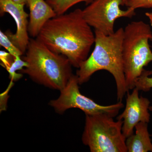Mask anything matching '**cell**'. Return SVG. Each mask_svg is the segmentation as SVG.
<instances>
[{
    "label": "cell",
    "instance_id": "cell-3",
    "mask_svg": "<svg viewBox=\"0 0 152 152\" xmlns=\"http://www.w3.org/2000/svg\"><path fill=\"white\" fill-rule=\"evenodd\" d=\"M25 54L23 59L27 66L20 73L39 84L61 91L73 75L67 58L52 51L37 38L30 39Z\"/></svg>",
    "mask_w": 152,
    "mask_h": 152
},
{
    "label": "cell",
    "instance_id": "cell-13",
    "mask_svg": "<svg viewBox=\"0 0 152 152\" xmlns=\"http://www.w3.org/2000/svg\"><path fill=\"white\" fill-rule=\"evenodd\" d=\"M152 74V71L144 69L136 80L135 85V88L139 91L145 92L149 91L152 88V77H149ZM149 110H152V107H150Z\"/></svg>",
    "mask_w": 152,
    "mask_h": 152
},
{
    "label": "cell",
    "instance_id": "cell-14",
    "mask_svg": "<svg viewBox=\"0 0 152 152\" xmlns=\"http://www.w3.org/2000/svg\"><path fill=\"white\" fill-rule=\"evenodd\" d=\"M27 66V63L24 60L22 59L20 56H17L14 58L13 62L10 67L7 69V71L10 75V78L12 81L16 80L20 78L23 75L21 74H17V71L20 70L26 67Z\"/></svg>",
    "mask_w": 152,
    "mask_h": 152
},
{
    "label": "cell",
    "instance_id": "cell-12",
    "mask_svg": "<svg viewBox=\"0 0 152 152\" xmlns=\"http://www.w3.org/2000/svg\"><path fill=\"white\" fill-rule=\"evenodd\" d=\"M52 7L57 15L66 13L72 7L84 2L88 5L94 0H45Z\"/></svg>",
    "mask_w": 152,
    "mask_h": 152
},
{
    "label": "cell",
    "instance_id": "cell-20",
    "mask_svg": "<svg viewBox=\"0 0 152 152\" xmlns=\"http://www.w3.org/2000/svg\"><path fill=\"white\" fill-rule=\"evenodd\" d=\"M123 5H124L125 3L126 2V1H127V0H123Z\"/></svg>",
    "mask_w": 152,
    "mask_h": 152
},
{
    "label": "cell",
    "instance_id": "cell-15",
    "mask_svg": "<svg viewBox=\"0 0 152 152\" xmlns=\"http://www.w3.org/2000/svg\"><path fill=\"white\" fill-rule=\"evenodd\" d=\"M0 45L12 55L14 58L17 56H21L23 54L17 48L10 40L5 33L0 31Z\"/></svg>",
    "mask_w": 152,
    "mask_h": 152
},
{
    "label": "cell",
    "instance_id": "cell-17",
    "mask_svg": "<svg viewBox=\"0 0 152 152\" xmlns=\"http://www.w3.org/2000/svg\"><path fill=\"white\" fill-rule=\"evenodd\" d=\"M0 59L2 63L1 65L7 69L12 65L13 62L14 58L9 52L1 50L0 51Z\"/></svg>",
    "mask_w": 152,
    "mask_h": 152
},
{
    "label": "cell",
    "instance_id": "cell-11",
    "mask_svg": "<svg viewBox=\"0 0 152 152\" xmlns=\"http://www.w3.org/2000/svg\"><path fill=\"white\" fill-rule=\"evenodd\" d=\"M135 134L126 139L128 152H152V143L148 130V123H139L135 127Z\"/></svg>",
    "mask_w": 152,
    "mask_h": 152
},
{
    "label": "cell",
    "instance_id": "cell-7",
    "mask_svg": "<svg viewBox=\"0 0 152 152\" xmlns=\"http://www.w3.org/2000/svg\"><path fill=\"white\" fill-rule=\"evenodd\" d=\"M123 0H94L83 10L84 18L89 25L106 35L115 32L114 26L117 19L131 18L136 15L135 10L128 8L122 10Z\"/></svg>",
    "mask_w": 152,
    "mask_h": 152
},
{
    "label": "cell",
    "instance_id": "cell-10",
    "mask_svg": "<svg viewBox=\"0 0 152 152\" xmlns=\"http://www.w3.org/2000/svg\"><path fill=\"white\" fill-rule=\"evenodd\" d=\"M26 5L30 11L29 35L37 38L46 23L57 15L45 0H27Z\"/></svg>",
    "mask_w": 152,
    "mask_h": 152
},
{
    "label": "cell",
    "instance_id": "cell-21",
    "mask_svg": "<svg viewBox=\"0 0 152 152\" xmlns=\"http://www.w3.org/2000/svg\"><path fill=\"white\" fill-rule=\"evenodd\" d=\"M150 40L151 41V42H152V37H151L150 38Z\"/></svg>",
    "mask_w": 152,
    "mask_h": 152
},
{
    "label": "cell",
    "instance_id": "cell-18",
    "mask_svg": "<svg viewBox=\"0 0 152 152\" xmlns=\"http://www.w3.org/2000/svg\"><path fill=\"white\" fill-rule=\"evenodd\" d=\"M145 15L149 20L150 23H151V26H152V12H147L145 13Z\"/></svg>",
    "mask_w": 152,
    "mask_h": 152
},
{
    "label": "cell",
    "instance_id": "cell-2",
    "mask_svg": "<svg viewBox=\"0 0 152 152\" xmlns=\"http://www.w3.org/2000/svg\"><path fill=\"white\" fill-rule=\"evenodd\" d=\"M124 32L122 28L109 35L95 31L94 50L82 63L76 73L79 85H81L88 82L96 72L102 70L108 71L115 81L118 102H122L126 93L129 91L123 58Z\"/></svg>",
    "mask_w": 152,
    "mask_h": 152
},
{
    "label": "cell",
    "instance_id": "cell-1",
    "mask_svg": "<svg viewBox=\"0 0 152 152\" xmlns=\"http://www.w3.org/2000/svg\"><path fill=\"white\" fill-rule=\"evenodd\" d=\"M36 38L52 51L66 57L77 68L88 58L95 42V33L80 9L49 20Z\"/></svg>",
    "mask_w": 152,
    "mask_h": 152
},
{
    "label": "cell",
    "instance_id": "cell-5",
    "mask_svg": "<svg viewBox=\"0 0 152 152\" xmlns=\"http://www.w3.org/2000/svg\"><path fill=\"white\" fill-rule=\"evenodd\" d=\"M82 141L91 152H127L123 120L115 121L105 114L86 115Z\"/></svg>",
    "mask_w": 152,
    "mask_h": 152
},
{
    "label": "cell",
    "instance_id": "cell-9",
    "mask_svg": "<svg viewBox=\"0 0 152 152\" xmlns=\"http://www.w3.org/2000/svg\"><path fill=\"white\" fill-rule=\"evenodd\" d=\"M24 4H18L12 0H0V15L2 16L8 13L15 20L16 32L15 34L10 31L5 33L14 45L24 54L29 42L28 32V14L25 12Z\"/></svg>",
    "mask_w": 152,
    "mask_h": 152
},
{
    "label": "cell",
    "instance_id": "cell-8",
    "mask_svg": "<svg viewBox=\"0 0 152 152\" xmlns=\"http://www.w3.org/2000/svg\"><path fill=\"white\" fill-rule=\"evenodd\" d=\"M139 91L135 88L132 94L127 92L124 110L117 118L118 120H123L122 132L126 138L134 134V128L139 123L148 124L150 121V101L139 96Z\"/></svg>",
    "mask_w": 152,
    "mask_h": 152
},
{
    "label": "cell",
    "instance_id": "cell-6",
    "mask_svg": "<svg viewBox=\"0 0 152 152\" xmlns=\"http://www.w3.org/2000/svg\"><path fill=\"white\" fill-rule=\"evenodd\" d=\"M79 82L76 75H73L64 88L61 91L58 99L51 101L50 105L57 113H62L69 109H80L86 115L105 114L110 116H116L124 107L121 102L108 106L99 104L91 99L82 94L79 90Z\"/></svg>",
    "mask_w": 152,
    "mask_h": 152
},
{
    "label": "cell",
    "instance_id": "cell-16",
    "mask_svg": "<svg viewBox=\"0 0 152 152\" xmlns=\"http://www.w3.org/2000/svg\"><path fill=\"white\" fill-rule=\"evenodd\" d=\"M124 5L135 10L138 8H152V0H127Z\"/></svg>",
    "mask_w": 152,
    "mask_h": 152
},
{
    "label": "cell",
    "instance_id": "cell-19",
    "mask_svg": "<svg viewBox=\"0 0 152 152\" xmlns=\"http://www.w3.org/2000/svg\"><path fill=\"white\" fill-rule=\"evenodd\" d=\"M15 2L18 3V4H26L27 0H12Z\"/></svg>",
    "mask_w": 152,
    "mask_h": 152
},
{
    "label": "cell",
    "instance_id": "cell-4",
    "mask_svg": "<svg viewBox=\"0 0 152 152\" xmlns=\"http://www.w3.org/2000/svg\"><path fill=\"white\" fill-rule=\"evenodd\" d=\"M152 37L151 27L142 21L128 24L124 29L122 54L128 91L135 88V83L144 67L152 62L149 41Z\"/></svg>",
    "mask_w": 152,
    "mask_h": 152
}]
</instances>
